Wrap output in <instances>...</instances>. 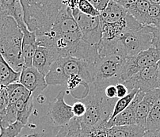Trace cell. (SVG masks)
I'll return each instance as SVG.
<instances>
[{
    "label": "cell",
    "mask_w": 160,
    "mask_h": 137,
    "mask_svg": "<svg viewBox=\"0 0 160 137\" xmlns=\"http://www.w3.org/2000/svg\"><path fill=\"white\" fill-rule=\"evenodd\" d=\"M52 48L56 49L60 57H73L90 64L100 58L98 46L84 41L80 31L56 36Z\"/></svg>",
    "instance_id": "8992f818"
},
{
    "label": "cell",
    "mask_w": 160,
    "mask_h": 137,
    "mask_svg": "<svg viewBox=\"0 0 160 137\" xmlns=\"http://www.w3.org/2000/svg\"><path fill=\"white\" fill-rule=\"evenodd\" d=\"M60 58V55L55 48L38 46L32 59V67L46 76L52 63Z\"/></svg>",
    "instance_id": "2e32d148"
},
{
    "label": "cell",
    "mask_w": 160,
    "mask_h": 137,
    "mask_svg": "<svg viewBox=\"0 0 160 137\" xmlns=\"http://www.w3.org/2000/svg\"><path fill=\"white\" fill-rule=\"evenodd\" d=\"M72 11L82 34V39L90 44L98 45L102 41V29L99 18L85 15L78 8L74 9Z\"/></svg>",
    "instance_id": "30bf717a"
},
{
    "label": "cell",
    "mask_w": 160,
    "mask_h": 137,
    "mask_svg": "<svg viewBox=\"0 0 160 137\" xmlns=\"http://www.w3.org/2000/svg\"><path fill=\"white\" fill-rule=\"evenodd\" d=\"M126 58L118 55L100 57L90 64V74L94 86L106 88L109 85L122 83L121 81L123 66Z\"/></svg>",
    "instance_id": "ba28073f"
},
{
    "label": "cell",
    "mask_w": 160,
    "mask_h": 137,
    "mask_svg": "<svg viewBox=\"0 0 160 137\" xmlns=\"http://www.w3.org/2000/svg\"><path fill=\"white\" fill-rule=\"evenodd\" d=\"M151 32L152 34V47L160 50V27L151 26Z\"/></svg>",
    "instance_id": "1f68e13d"
},
{
    "label": "cell",
    "mask_w": 160,
    "mask_h": 137,
    "mask_svg": "<svg viewBox=\"0 0 160 137\" xmlns=\"http://www.w3.org/2000/svg\"><path fill=\"white\" fill-rule=\"evenodd\" d=\"M22 32L13 18L0 13V53L16 72L24 68L22 57Z\"/></svg>",
    "instance_id": "5b68a950"
},
{
    "label": "cell",
    "mask_w": 160,
    "mask_h": 137,
    "mask_svg": "<svg viewBox=\"0 0 160 137\" xmlns=\"http://www.w3.org/2000/svg\"><path fill=\"white\" fill-rule=\"evenodd\" d=\"M143 137H160V131H146Z\"/></svg>",
    "instance_id": "8d00e7d4"
},
{
    "label": "cell",
    "mask_w": 160,
    "mask_h": 137,
    "mask_svg": "<svg viewBox=\"0 0 160 137\" xmlns=\"http://www.w3.org/2000/svg\"><path fill=\"white\" fill-rule=\"evenodd\" d=\"M105 94L108 98H110V99L118 98L116 85H109V86H106L105 89Z\"/></svg>",
    "instance_id": "836d02e7"
},
{
    "label": "cell",
    "mask_w": 160,
    "mask_h": 137,
    "mask_svg": "<svg viewBox=\"0 0 160 137\" xmlns=\"http://www.w3.org/2000/svg\"><path fill=\"white\" fill-rule=\"evenodd\" d=\"M24 126L19 121L14 122L7 128L0 126V137H17Z\"/></svg>",
    "instance_id": "83f0119b"
},
{
    "label": "cell",
    "mask_w": 160,
    "mask_h": 137,
    "mask_svg": "<svg viewBox=\"0 0 160 137\" xmlns=\"http://www.w3.org/2000/svg\"><path fill=\"white\" fill-rule=\"evenodd\" d=\"M150 3L151 5L147 15L145 26L158 28L160 27V4H155L152 3Z\"/></svg>",
    "instance_id": "4316f807"
},
{
    "label": "cell",
    "mask_w": 160,
    "mask_h": 137,
    "mask_svg": "<svg viewBox=\"0 0 160 137\" xmlns=\"http://www.w3.org/2000/svg\"><path fill=\"white\" fill-rule=\"evenodd\" d=\"M34 98L32 95L25 99H21L14 104L17 112V121L26 125L29 123V118L33 110Z\"/></svg>",
    "instance_id": "7402d4cb"
},
{
    "label": "cell",
    "mask_w": 160,
    "mask_h": 137,
    "mask_svg": "<svg viewBox=\"0 0 160 137\" xmlns=\"http://www.w3.org/2000/svg\"><path fill=\"white\" fill-rule=\"evenodd\" d=\"M68 129L67 125L63 126V127H61V129H60L59 132L57 133V135L55 137H68Z\"/></svg>",
    "instance_id": "d590c367"
},
{
    "label": "cell",
    "mask_w": 160,
    "mask_h": 137,
    "mask_svg": "<svg viewBox=\"0 0 160 137\" xmlns=\"http://www.w3.org/2000/svg\"><path fill=\"white\" fill-rule=\"evenodd\" d=\"M157 86L160 90V59L157 63Z\"/></svg>",
    "instance_id": "74e56055"
},
{
    "label": "cell",
    "mask_w": 160,
    "mask_h": 137,
    "mask_svg": "<svg viewBox=\"0 0 160 137\" xmlns=\"http://www.w3.org/2000/svg\"><path fill=\"white\" fill-rule=\"evenodd\" d=\"M152 41L151 26H144L139 30L124 33L112 41L102 40L98 50L100 57L118 55L130 58L152 47Z\"/></svg>",
    "instance_id": "7a4b0ae2"
},
{
    "label": "cell",
    "mask_w": 160,
    "mask_h": 137,
    "mask_svg": "<svg viewBox=\"0 0 160 137\" xmlns=\"http://www.w3.org/2000/svg\"><path fill=\"white\" fill-rule=\"evenodd\" d=\"M128 91L137 90L140 91L149 92L158 89L157 86V63L144 68L136 73L128 80L124 83Z\"/></svg>",
    "instance_id": "7c38bea8"
},
{
    "label": "cell",
    "mask_w": 160,
    "mask_h": 137,
    "mask_svg": "<svg viewBox=\"0 0 160 137\" xmlns=\"http://www.w3.org/2000/svg\"><path fill=\"white\" fill-rule=\"evenodd\" d=\"M72 107L74 116H75V117H78V118H80L82 116H84V114H86V111H87L86 105L79 99H75V102L73 105H72Z\"/></svg>",
    "instance_id": "4dcf8cb0"
},
{
    "label": "cell",
    "mask_w": 160,
    "mask_h": 137,
    "mask_svg": "<svg viewBox=\"0 0 160 137\" xmlns=\"http://www.w3.org/2000/svg\"><path fill=\"white\" fill-rule=\"evenodd\" d=\"M21 3L26 27L37 37L50 32L63 7V1L59 0H22Z\"/></svg>",
    "instance_id": "3957f363"
},
{
    "label": "cell",
    "mask_w": 160,
    "mask_h": 137,
    "mask_svg": "<svg viewBox=\"0 0 160 137\" xmlns=\"http://www.w3.org/2000/svg\"><path fill=\"white\" fill-rule=\"evenodd\" d=\"M145 93L139 90L136 94L132 103L127 107L124 111L118 114L117 117H114L112 120H109L106 124L107 129L114 127V126H124V125H132L136 124V110L138 104L141 102L143 98L144 97Z\"/></svg>",
    "instance_id": "e0dca14e"
},
{
    "label": "cell",
    "mask_w": 160,
    "mask_h": 137,
    "mask_svg": "<svg viewBox=\"0 0 160 137\" xmlns=\"http://www.w3.org/2000/svg\"><path fill=\"white\" fill-rule=\"evenodd\" d=\"M89 2L95 10L98 12H102L107 7L109 0H89Z\"/></svg>",
    "instance_id": "d6a6232c"
},
{
    "label": "cell",
    "mask_w": 160,
    "mask_h": 137,
    "mask_svg": "<svg viewBox=\"0 0 160 137\" xmlns=\"http://www.w3.org/2000/svg\"><path fill=\"white\" fill-rule=\"evenodd\" d=\"M77 8L82 14L90 16V17H98L99 14H100V12H98L94 8V7L89 2V0L78 1Z\"/></svg>",
    "instance_id": "f1b7e54d"
},
{
    "label": "cell",
    "mask_w": 160,
    "mask_h": 137,
    "mask_svg": "<svg viewBox=\"0 0 160 137\" xmlns=\"http://www.w3.org/2000/svg\"><path fill=\"white\" fill-rule=\"evenodd\" d=\"M68 129V137H82V132L79 119L74 117L71 121L67 124Z\"/></svg>",
    "instance_id": "f546056e"
},
{
    "label": "cell",
    "mask_w": 160,
    "mask_h": 137,
    "mask_svg": "<svg viewBox=\"0 0 160 137\" xmlns=\"http://www.w3.org/2000/svg\"><path fill=\"white\" fill-rule=\"evenodd\" d=\"M105 89L90 84L87 96L79 99L87 106L86 114L78 118L82 135L98 129H107L106 124L110 120L118 98H108L105 94Z\"/></svg>",
    "instance_id": "6da1fadb"
},
{
    "label": "cell",
    "mask_w": 160,
    "mask_h": 137,
    "mask_svg": "<svg viewBox=\"0 0 160 137\" xmlns=\"http://www.w3.org/2000/svg\"><path fill=\"white\" fill-rule=\"evenodd\" d=\"M9 94V104L14 105L21 99H25L32 95V94L20 83H14L7 86Z\"/></svg>",
    "instance_id": "cb8c5ba5"
},
{
    "label": "cell",
    "mask_w": 160,
    "mask_h": 137,
    "mask_svg": "<svg viewBox=\"0 0 160 137\" xmlns=\"http://www.w3.org/2000/svg\"><path fill=\"white\" fill-rule=\"evenodd\" d=\"M116 88H117V96H118V98H124V96H126L128 94V90L127 88L125 85L124 83H118V84L116 85Z\"/></svg>",
    "instance_id": "e575fe53"
},
{
    "label": "cell",
    "mask_w": 160,
    "mask_h": 137,
    "mask_svg": "<svg viewBox=\"0 0 160 137\" xmlns=\"http://www.w3.org/2000/svg\"><path fill=\"white\" fill-rule=\"evenodd\" d=\"M22 32V53L24 67H32V59L38 48L37 44V36L35 33L30 32L26 26L21 28Z\"/></svg>",
    "instance_id": "ffe728a7"
},
{
    "label": "cell",
    "mask_w": 160,
    "mask_h": 137,
    "mask_svg": "<svg viewBox=\"0 0 160 137\" xmlns=\"http://www.w3.org/2000/svg\"><path fill=\"white\" fill-rule=\"evenodd\" d=\"M146 131H160V98L148 114L145 124Z\"/></svg>",
    "instance_id": "d4e9b609"
},
{
    "label": "cell",
    "mask_w": 160,
    "mask_h": 137,
    "mask_svg": "<svg viewBox=\"0 0 160 137\" xmlns=\"http://www.w3.org/2000/svg\"><path fill=\"white\" fill-rule=\"evenodd\" d=\"M19 83L32 94L34 98L41 95L48 86L45 76L33 67H24L22 68Z\"/></svg>",
    "instance_id": "4fadbf2b"
},
{
    "label": "cell",
    "mask_w": 160,
    "mask_h": 137,
    "mask_svg": "<svg viewBox=\"0 0 160 137\" xmlns=\"http://www.w3.org/2000/svg\"><path fill=\"white\" fill-rule=\"evenodd\" d=\"M122 6L128 14L139 23L145 26L147 15L150 7V2L147 0H121L117 1Z\"/></svg>",
    "instance_id": "d6986e66"
},
{
    "label": "cell",
    "mask_w": 160,
    "mask_h": 137,
    "mask_svg": "<svg viewBox=\"0 0 160 137\" xmlns=\"http://www.w3.org/2000/svg\"><path fill=\"white\" fill-rule=\"evenodd\" d=\"M60 129L46 117L38 123H28L17 137H55Z\"/></svg>",
    "instance_id": "9a60e30c"
},
{
    "label": "cell",
    "mask_w": 160,
    "mask_h": 137,
    "mask_svg": "<svg viewBox=\"0 0 160 137\" xmlns=\"http://www.w3.org/2000/svg\"><path fill=\"white\" fill-rule=\"evenodd\" d=\"M74 75L82 77L89 85L92 83L90 63L73 57H60L52 63L45 76V80L48 86L61 85L65 86L68 80Z\"/></svg>",
    "instance_id": "52a82bcc"
},
{
    "label": "cell",
    "mask_w": 160,
    "mask_h": 137,
    "mask_svg": "<svg viewBox=\"0 0 160 137\" xmlns=\"http://www.w3.org/2000/svg\"><path fill=\"white\" fill-rule=\"evenodd\" d=\"M98 18L103 41H112L124 33L144 27L115 0H109L107 7L100 12Z\"/></svg>",
    "instance_id": "277c9868"
},
{
    "label": "cell",
    "mask_w": 160,
    "mask_h": 137,
    "mask_svg": "<svg viewBox=\"0 0 160 137\" xmlns=\"http://www.w3.org/2000/svg\"><path fill=\"white\" fill-rule=\"evenodd\" d=\"M159 59L160 50L154 47H151L132 57L126 58L121 73V83H124L141 70L157 63Z\"/></svg>",
    "instance_id": "9c48e42d"
},
{
    "label": "cell",
    "mask_w": 160,
    "mask_h": 137,
    "mask_svg": "<svg viewBox=\"0 0 160 137\" xmlns=\"http://www.w3.org/2000/svg\"><path fill=\"white\" fill-rule=\"evenodd\" d=\"M65 95L66 92L64 90L59 92L54 100L49 104L47 114V118L54 125L60 128L67 125L75 117L72 113V105H69L65 102Z\"/></svg>",
    "instance_id": "8fae6325"
},
{
    "label": "cell",
    "mask_w": 160,
    "mask_h": 137,
    "mask_svg": "<svg viewBox=\"0 0 160 137\" xmlns=\"http://www.w3.org/2000/svg\"><path fill=\"white\" fill-rule=\"evenodd\" d=\"M20 74L11 68L0 53V85L7 86L11 83H19Z\"/></svg>",
    "instance_id": "603a6c76"
},
{
    "label": "cell",
    "mask_w": 160,
    "mask_h": 137,
    "mask_svg": "<svg viewBox=\"0 0 160 137\" xmlns=\"http://www.w3.org/2000/svg\"><path fill=\"white\" fill-rule=\"evenodd\" d=\"M138 91L139 90H130L126 96H124V98H119V99L117 101L116 104H115V106H114L113 111H112V115H111L110 120L113 119L114 117H117L118 114H121V112L124 111V110L132 103V102L133 101V99H134V98L136 97V94H137Z\"/></svg>",
    "instance_id": "484cf974"
},
{
    "label": "cell",
    "mask_w": 160,
    "mask_h": 137,
    "mask_svg": "<svg viewBox=\"0 0 160 137\" xmlns=\"http://www.w3.org/2000/svg\"><path fill=\"white\" fill-rule=\"evenodd\" d=\"M159 98V89H155V90L145 93L144 97L143 98L141 102L138 104L136 110V124H138L139 126H141L145 129V124H146V120L148 114L150 113L153 105L156 103V102Z\"/></svg>",
    "instance_id": "ac0fdd59"
},
{
    "label": "cell",
    "mask_w": 160,
    "mask_h": 137,
    "mask_svg": "<svg viewBox=\"0 0 160 137\" xmlns=\"http://www.w3.org/2000/svg\"><path fill=\"white\" fill-rule=\"evenodd\" d=\"M78 31H79V29L76 21L74 18L72 10L63 3V7L56 17L52 28L50 32H48V34L55 37L60 34L70 33Z\"/></svg>",
    "instance_id": "5bb4252c"
},
{
    "label": "cell",
    "mask_w": 160,
    "mask_h": 137,
    "mask_svg": "<svg viewBox=\"0 0 160 137\" xmlns=\"http://www.w3.org/2000/svg\"><path fill=\"white\" fill-rule=\"evenodd\" d=\"M109 137H143L146 132L144 128L138 124L114 126L108 129Z\"/></svg>",
    "instance_id": "44dd1931"
}]
</instances>
